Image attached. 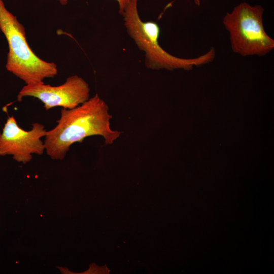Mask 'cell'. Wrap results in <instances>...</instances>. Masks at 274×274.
I'll use <instances>...</instances> for the list:
<instances>
[{
  "instance_id": "cell-3",
  "label": "cell",
  "mask_w": 274,
  "mask_h": 274,
  "mask_svg": "<svg viewBox=\"0 0 274 274\" xmlns=\"http://www.w3.org/2000/svg\"><path fill=\"white\" fill-rule=\"evenodd\" d=\"M0 29L7 40L9 52L6 67L26 84L43 82L46 78L54 77L58 72L57 65L39 57L26 40L23 25L16 16L6 8L0 0Z\"/></svg>"
},
{
  "instance_id": "cell-8",
  "label": "cell",
  "mask_w": 274,
  "mask_h": 274,
  "mask_svg": "<svg viewBox=\"0 0 274 274\" xmlns=\"http://www.w3.org/2000/svg\"><path fill=\"white\" fill-rule=\"evenodd\" d=\"M193 1H194V4L197 6H200V0H193Z\"/></svg>"
},
{
  "instance_id": "cell-5",
  "label": "cell",
  "mask_w": 274,
  "mask_h": 274,
  "mask_svg": "<svg viewBox=\"0 0 274 274\" xmlns=\"http://www.w3.org/2000/svg\"><path fill=\"white\" fill-rule=\"evenodd\" d=\"M26 96L38 98L47 111L56 107L71 109L89 99L90 88L82 78L73 75L58 86L45 84L44 82L26 84L19 91L17 100L20 101Z\"/></svg>"
},
{
  "instance_id": "cell-6",
  "label": "cell",
  "mask_w": 274,
  "mask_h": 274,
  "mask_svg": "<svg viewBox=\"0 0 274 274\" xmlns=\"http://www.w3.org/2000/svg\"><path fill=\"white\" fill-rule=\"evenodd\" d=\"M46 133L42 124L35 123L26 131L20 127L14 116H10L0 133V155H12L14 159L25 163L31 159L32 154H43L45 147L41 138Z\"/></svg>"
},
{
  "instance_id": "cell-2",
  "label": "cell",
  "mask_w": 274,
  "mask_h": 274,
  "mask_svg": "<svg viewBox=\"0 0 274 274\" xmlns=\"http://www.w3.org/2000/svg\"><path fill=\"white\" fill-rule=\"evenodd\" d=\"M138 0H129L123 13L126 30L138 48L145 53V63L152 70H192L194 66L212 62L216 56L213 47L206 53L192 58L176 57L164 50L159 44L160 28L153 21H143L138 9Z\"/></svg>"
},
{
  "instance_id": "cell-7",
  "label": "cell",
  "mask_w": 274,
  "mask_h": 274,
  "mask_svg": "<svg viewBox=\"0 0 274 274\" xmlns=\"http://www.w3.org/2000/svg\"><path fill=\"white\" fill-rule=\"evenodd\" d=\"M61 5H65L67 4L68 0H57ZM119 5V13L121 15H123L124 10L129 2V0H115Z\"/></svg>"
},
{
  "instance_id": "cell-1",
  "label": "cell",
  "mask_w": 274,
  "mask_h": 274,
  "mask_svg": "<svg viewBox=\"0 0 274 274\" xmlns=\"http://www.w3.org/2000/svg\"><path fill=\"white\" fill-rule=\"evenodd\" d=\"M112 118L108 105L98 94L73 109L62 108L57 125L45 136L47 154L62 159L73 144L93 135L101 136L106 145L112 144L121 132L111 128Z\"/></svg>"
},
{
  "instance_id": "cell-4",
  "label": "cell",
  "mask_w": 274,
  "mask_h": 274,
  "mask_svg": "<svg viewBox=\"0 0 274 274\" xmlns=\"http://www.w3.org/2000/svg\"><path fill=\"white\" fill-rule=\"evenodd\" d=\"M261 5L242 2L227 12L223 24L228 32L232 51L242 56L266 55L274 48V40L265 31Z\"/></svg>"
}]
</instances>
